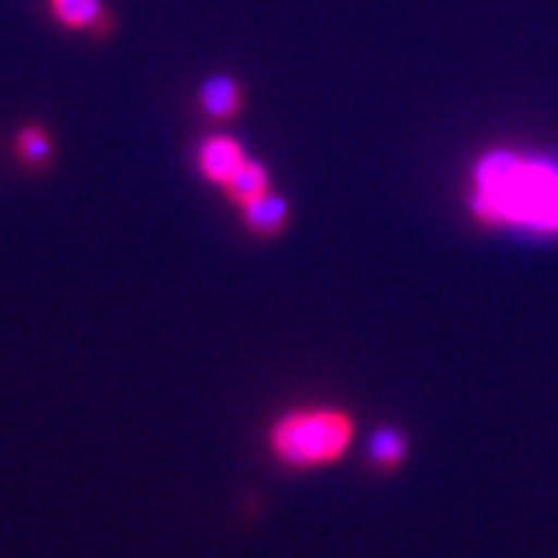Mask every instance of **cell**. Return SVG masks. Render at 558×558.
I'll return each mask as SVG.
<instances>
[{
	"mask_svg": "<svg viewBox=\"0 0 558 558\" xmlns=\"http://www.w3.org/2000/svg\"><path fill=\"white\" fill-rule=\"evenodd\" d=\"M473 213L484 222L558 233V160L514 150L481 156L473 169Z\"/></svg>",
	"mask_w": 558,
	"mask_h": 558,
	"instance_id": "obj_1",
	"label": "cell"
},
{
	"mask_svg": "<svg viewBox=\"0 0 558 558\" xmlns=\"http://www.w3.org/2000/svg\"><path fill=\"white\" fill-rule=\"evenodd\" d=\"M354 424L344 411L305 409L290 411L271 427L269 445L277 460L290 469H318L344 456Z\"/></svg>",
	"mask_w": 558,
	"mask_h": 558,
	"instance_id": "obj_2",
	"label": "cell"
},
{
	"mask_svg": "<svg viewBox=\"0 0 558 558\" xmlns=\"http://www.w3.org/2000/svg\"><path fill=\"white\" fill-rule=\"evenodd\" d=\"M246 153L241 143L230 135H213L199 145L197 166L209 184L228 186V181L235 177V171L246 163Z\"/></svg>",
	"mask_w": 558,
	"mask_h": 558,
	"instance_id": "obj_3",
	"label": "cell"
},
{
	"mask_svg": "<svg viewBox=\"0 0 558 558\" xmlns=\"http://www.w3.org/2000/svg\"><path fill=\"white\" fill-rule=\"evenodd\" d=\"M199 107L215 122L233 120L243 107V90L230 75H213L202 83Z\"/></svg>",
	"mask_w": 558,
	"mask_h": 558,
	"instance_id": "obj_4",
	"label": "cell"
},
{
	"mask_svg": "<svg viewBox=\"0 0 558 558\" xmlns=\"http://www.w3.org/2000/svg\"><path fill=\"white\" fill-rule=\"evenodd\" d=\"M50 11L58 24L73 32L101 29L107 19L101 0H50Z\"/></svg>",
	"mask_w": 558,
	"mask_h": 558,
	"instance_id": "obj_5",
	"label": "cell"
},
{
	"mask_svg": "<svg viewBox=\"0 0 558 558\" xmlns=\"http://www.w3.org/2000/svg\"><path fill=\"white\" fill-rule=\"evenodd\" d=\"M241 209H243V220H246V226L259 235H275L288 226L290 207L288 202L279 197V194L267 192L264 197L251 202V205Z\"/></svg>",
	"mask_w": 558,
	"mask_h": 558,
	"instance_id": "obj_6",
	"label": "cell"
},
{
	"mask_svg": "<svg viewBox=\"0 0 558 558\" xmlns=\"http://www.w3.org/2000/svg\"><path fill=\"white\" fill-rule=\"evenodd\" d=\"M226 190L230 202H235L239 207H246L269 192V173L259 160H246V163L235 171V177L228 181Z\"/></svg>",
	"mask_w": 558,
	"mask_h": 558,
	"instance_id": "obj_7",
	"label": "cell"
},
{
	"mask_svg": "<svg viewBox=\"0 0 558 558\" xmlns=\"http://www.w3.org/2000/svg\"><path fill=\"white\" fill-rule=\"evenodd\" d=\"M369 456H373V463L378 469L390 471L407 456V442H403V437L396 429H378L373 442H369Z\"/></svg>",
	"mask_w": 558,
	"mask_h": 558,
	"instance_id": "obj_8",
	"label": "cell"
},
{
	"mask_svg": "<svg viewBox=\"0 0 558 558\" xmlns=\"http://www.w3.org/2000/svg\"><path fill=\"white\" fill-rule=\"evenodd\" d=\"M16 150L19 156L26 160V163H45L47 158H50V150H52V143H50V135H47L41 128H24L19 132L16 137Z\"/></svg>",
	"mask_w": 558,
	"mask_h": 558,
	"instance_id": "obj_9",
	"label": "cell"
}]
</instances>
